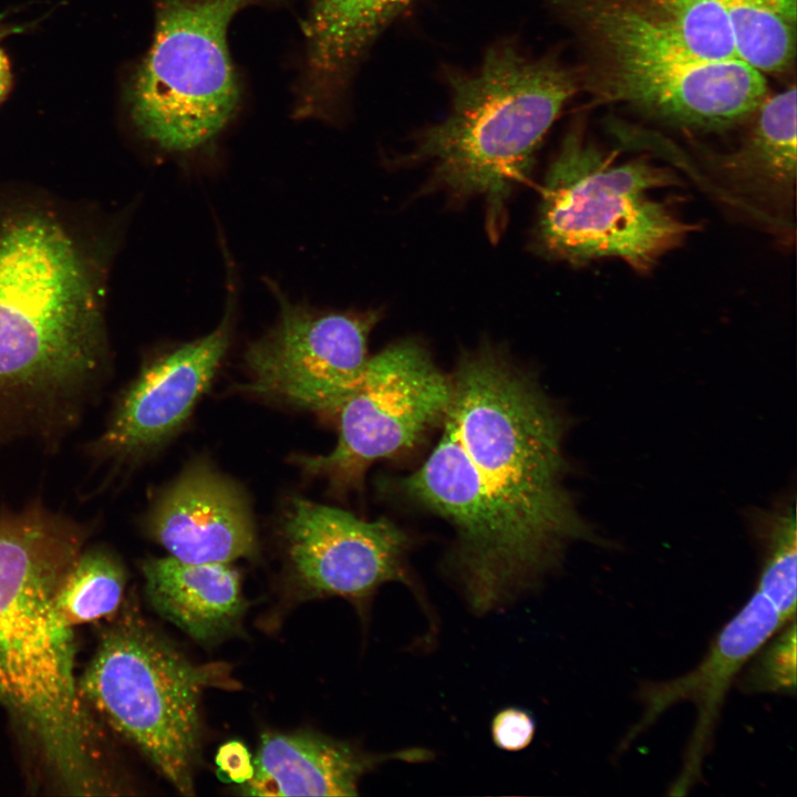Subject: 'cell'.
I'll list each match as a JSON object with an SVG mask.
<instances>
[{
  "label": "cell",
  "mask_w": 797,
  "mask_h": 797,
  "mask_svg": "<svg viewBox=\"0 0 797 797\" xmlns=\"http://www.w3.org/2000/svg\"><path fill=\"white\" fill-rule=\"evenodd\" d=\"M439 439L401 490L456 532L470 605L487 611L594 541L570 496L567 423L540 384L494 345L462 355Z\"/></svg>",
  "instance_id": "6da1fadb"
},
{
  "label": "cell",
  "mask_w": 797,
  "mask_h": 797,
  "mask_svg": "<svg viewBox=\"0 0 797 797\" xmlns=\"http://www.w3.org/2000/svg\"><path fill=\"white\" fill-rule=\"evenodd\" d=\"M41 499L0 510V707L39 778L60 794H115L106 735L83 701L59 587L92 534Z\"/></svg>",
  "instance_id": "7a4b0ae2"
},
{
  "label": "cell",
  "mask_w": 797,
  "mask_h": 797,
  "mask_svg": "<svg viewBox=\"0 0 797 797\" xmlns=\"http://www.w3.org/2000/svg\"><path fill=\"white\" fill-rule=\"evenodd\" d=\"M40 213H0V445L56 448L97 398L107 351L93 278Z\"/></svg>",
  "instance_id": "3957f363"
},
{
  "label": "cell",
  "mask_w": 797,
  "mask_h": 797,
  "mask_svg": "<svg viewBox=\"0 0 797 797\" xmlns=\"http://www.w3.org/2000/svg\"><path fill=\"white\" fill-rule=\"evenodd\" d=\"M451 108L426 128L415 155L458 196H479L496 236L505 203L529 174L537 149L581 73L557 58H532L511 43L491 46L469 73L448 76Z\"/></svg>",
  "instance_id": "277c9868"
},
{
  "label": "cell",
  "mask_w": 797,
  "mask_h": 797,
  "mask_svg": "<svg viewBox=\"0 0 797 797\" xmlns=\"http://www.w3.org/2000/svg\"><path fill=\"white\" fill-rule=\"evenodd\" d=\"M572 29L587 65L582 87L680 128L720 132L749 120L765 75L738 59L707 61L625 0H546Z\"/></svg>",
  "instance_id": "5b68a950"
},
{
  "label": "cell",
  "mask_w": 797,
  "mask_h": 797,
  "mask_svg": "<svg viewBox=\"0 0 797 797\" xmlns=\"http://www.w3.org/2000/svg\"><path fill=\"white\" fill-rule=\"evenodd\" d=\"M234 684L227 665L189 661L146 621L133 597L101 630L79 677L80 694L101 724L132 743L183 795L194 794L200 696Z\"/></svg>",
  "instance_id": "8992f818"
},
{
  "label": "cell",
  "mask_w": 797,
  "mask_h": 797,
  "mask_svg": "<svg viewBox=\"0 0 797 797\" xmlns=\"http://www.w3.org/2000/svg\"><path fill=\"white\" fill-rule=\"evenodd\" d=\"M676 183L671 169L646 159L617 162L575 125L545 178L537 246L576 266L614 257L648 271L693 229L652 197Z\"/></svg>",
  "instance_id": "52a82bcc"
},
{
  "label": "cell",
  "mask_w": 797,
  "mask_h": 797,
  "mask_svg": "<svg viewBox=\"0 0 797 797\" xmlns=\"http://www.w3.org/2000/svg\"><path fill=\"white\" fill-rule=\"evenodd\" d=\"M255 0H157L151 49L131 105L142 134L170 154L211 143L239 102L227 44L234 15Z\"/></svg>",
  "instance_id": "ba28073f"
},
{
  "label": "cell",
  "mask_w": 797,
  "mask_h": 797,
  "mask_svg": "<svg viewBox=\"0 0 797 797\" xmlns=\"http://www.w3.org/2000/svg\"><path fill=\"white\" fill-rule=\"evenodd\" d=\"M449 400L451 379L423 345L392 344L369 358L359 386L338 410L332 452L300 463L311 473L354 483L369 465L407 451L442 423Z\"/></svg>",
  "instance_id": "9c48e42d"
},
{
  "label": "cell",
  "mask_w": 797,
  "mask_h": 797,
  "mask_svg": "<svg viewBox=\"0 0 797 797\" xmlns=\"http://www.w3.org/2000/svg\"><path fill=\"white\" fill-rule=\"evenodd\" d=\"M279 315L250 343L248 390L296 407L338 412L359 386L369 360L374 312H328L292 302L271 282Z\"/></svg>",
  "instance_id": "30bf717a"
},
{
  "label": "cell",
  "mask_w": 797,
  "mask_h": 797,
  "mask_svg": "<svg viewBox=\"0 0 797 797\" xmlns=\"http://www.w3.org/2000/svg\"><path fill=\"white\" fill-rule=\"evenodd\" d=\"M227 287L225 311L214 330L147 363L121 392L102 432L84 446L95 466L120 469L135 463L187 420L230 344L237 292L230 263Z\"/></svg>",
  "instance_id": "8fae6325"
},
{
  "label": "cell",
  "mask_w": 797,
  "mask_h": 797,
  "mask_svg": "<svg viewBox=\"0 0 797 797\" xmlns=\"http://www.w3.org/2000/svg\"><path fill=\"white\" fill-rule=\"evenodd\" d=\"M283 527L293 569L312 593L365 603L387 582L412 584L406 570L410 538L387 519L368 521L294 498Z\"/></svg>",
  "instance_id": "7c38bea8"
},
{
  "label": "cell",
  "mask_w": 797,
  "mask_h": 797,
  "mask_svg": "<svg viewBox=\"0 0 797 797\" xmlns=\"http://www.w3.org/2000/svg\"><path fill=\"white\" fill-rule=\"evenodd\" d=\"M785 623L775 605L756 590L722 628L697 666L673 680L648 683L641 690L642 715L624 736L621 743L624 747L672 705L687 701L697 712L682 768L670 787V795H686L698 782L720 712L735 676Z\"/></svg>",
  "instance_id": "4fadbf2b"
},
{
  "label": "cell",
  "mask_w": 797,
  "mask_h": 797,
  "mask_svg": "<svg viewBox=\"0 0 797 797\" xmlns=\"http://www.w3.org/2000/svg\"><path fill=\"white\" fill-rule=\"evenodd\" d=\"M144 525L172 557L185 562L229 563L257 549L246 496L204 462L187 467L158 497Z\"/></svg>",
  "instance_id": "5bb4252c"
},
{
  "label": "cell",
  "mask_w": 797,
  "mask_h": 797,
  "mask_svg": "<svg viewBox=\"0 0 797 797\" xmlns=\"http://www.w3.org/2000/svg\"><path fill=\"white\" fill-rule=\"evenodd\" d=\"M431 752L407 748L369 753L314 733L265 734L252 777L241 785L249 796H354L360 779L389 760L423 762Z\"/></svg>",
  "instance_id": "9a60e30c"
},
{
  "label": "cell",
  "mask_w": 797,
  "mask_h": 797,
  "mask_svg": "<svg viewBox=\"0 0 797 797\" xmlns=\"http://www.w3.org/2000/svg\"><path fill=\"white\" fill-rule=\"evenodd\" d=\"M751 132L735 151L711 158L737 196L786 225L796 190V87L765 96Z\"/></svg>",
  "instance_id": "2e32d148"
},
{
  "label": "cell",
  "mask_w": 797,
  "mask_h": 797,
  "mask_svg": "<svg viewBox=\"0 0 797 797\" xmlns=\"http://www.w3.org/2000/svg\"><path fill=\"white\" fill-rule=\"evenodd\" d=\"M141 569L151 607L197 641L229 633L244 613L239 575L228 563H190L169 556L145 559Z\"/></svg>",
  "instance_id": "e0dca14e"
},
{
  "label": "cell",
  "mask_w": 797,
  "mask_h": 797,
  "mask_svg": "<svg viewBox=\"0 0 797 797\" xmlns=\"http://www.w3.org/2000/svg\"><path fill=\"white\" fill-rule=\"evenodd\" d=\"M737 58L762 74H783L796 55L797 0H724Z\"/></svg>",
  "instance_id": "ac0fdd59"
},
{
  "label": "cell",
  "mask_w": 797,
  "mask_h": 797,
  "mask_svg": "<svg viewBox=\"0 0 797 797\" xmlns=\"http://www.w3.org/2000/svg\"><path fill=\"white\" fill-rule=\"evenodd\" d=\"M126 575L104 546L83 548L56 592V609L69 627L112 619L123 603Z\"/></svg>",
  "instance_id": "d6986e66"
},
{
  "label": "cell",
  "mask_w": 797,
  "mask_h": 797,
  "mask_svg": "<svg viewBox=\"0 0 797 797\" xmlns=\"http://www.w3.org/2000/svg\"><path fill=\"white\" fill-rule=\"evenodd\" d=\"M625 1L694 55L707 61L738 59L724 0Z\"/></svg>",
  "instance_id": "ffe728a7"
},
{
  "label": "cell",
  "mask_w": 797,
  "mask_h": 797,
  "mask_svg": "<svg viewBox=\"0 0 797 797\" xmlns=\"http://www.w3.org/2000/svg\"><path fill=\"white\" fill-rule=\"evenodd\" d=\"M764 555L758 588L785 622L796 611V519L795 501L778 504L754 514Z\"/></svg>",
  "instance_id": "44dd1931"
},
{
  "label": "cell",
  "mask_w": 797,
  "mask_h": 797,
  "mask_svg": "<svg viewBox=\"0 0 797 797\" xmlns=\"http://www.w3.org/2000/svg\"><path fill=\"white\" fill-rule=\"evenodd\" d=\"M779 634L766 648L758 650L743 680L745 690L762 693L789 694L796 686V624L786 622Z\"/></svg>",
  "instance_id": "7402d4cb"
},
{
  "label": "cell",
  "mask_w": 797,
  "mask_h": 797,
  "mask_svg": "<svg viewBox=\"0 0 797 797\" xmlns=\"http://www.w3.org/2000/svg\"><path fill=\"white\" fill-rule=\"evenodd\" d=\"M534 717L525 710L507 707L499 711L491 721L494 744L506 752H519L528 747L535 735Z\"/></svg>",
  "instance_id": "603a6c76"
},
{
  "label": "cell",
  "mask_w": 797,
  "mask_h": 797,
  "mask_svg": "<svg viewBox=\"0 0 797 797\" xmlns=\"http://www.w3.org/2000/svg\"><path fill=\"white\" fill-rule=\"evenodd\" d=\"M216 764L224 780L242 785L253 775L250 754L245 745L237 741L225 743L219 747Z\"/></svg>",
  "instance_id": "cb8c5ba5"
},
{
  "label": "cell",
  "mask_w": 797,
  "mask_h": 797,
  "mask_svg": "<svg viewBox=\"0 0 797 797\" xmlns=\"http://www.w3.org/2000/svg\"><path fill=\"white\" fill-rule=\"evenodd\" d=\"M345 6L369 13H394L402 11L413 0H338Z\"/></svg>",
  "instance_id": "d4e9b609"
},
{
  "label": "cell",
  "mask_w": 797,
  "mask_h": 797,
  "mask_svg": "<svg viewBox=\"0 0 797 797\" xmlns=\"http://www.w3.org/2000/svg\"><path fill=\"white\" fill-rule=\"evenodd\" d=\"M10 83V70L6 55L0 49V100L6 94Z\"/></svg>",
  "instance_id": "484cf974"
}]
</instances>
